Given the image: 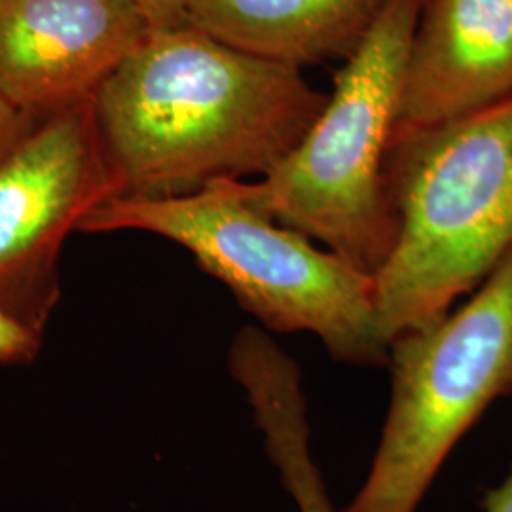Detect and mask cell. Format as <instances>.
Here are the masks:
<instances>
[{
	"instance_id": "cell-1",
	"label": "cell",
	"mask_w": 512,
	"mask_h": 512,
	"mask_svg": "<svg viewBox=\"0 0 512 512\" xmlns=\"http://www.w3.org/2000/svg\"><path fill=\"white\" fill-rule=\"evenodd\" d=\"M327 97L302 69L184 23L150 29L93 93V109L120 196L171 198L262 179Z\"/></svg>"
},
{
	"instance_id": "cell-2",
	"label": "cell",
	"mask_w": 512,
	"mask_h": 512,
	"mask_svg": "<svg viewBox=\"0 0 512 512\" xmlns=\"http://www.w3.org/2000/svg\"><path fill=\"white\" fill-rule=\"evenodd\" d=\"M384 175L397 241L374 289L389 346L446 315L512 251V95L393 141Z\"/></svg>"
},
{
	"instance_id": "cell-3",
	"label": "cell",
	"mask_w": 512,
	"mask_h": 512,
	"mask_svg": "<svg viewBox=\"0 0 512 512\" xmlns=\"http://www.w3.org/2000/svg\"><path fill=\"white\" fill-rule=\"evenodd\" d=\"M137 230L169 239L219 279L268 332H310L334 361L387 366L374 277L264 217L224 179L171 198H110L78 232Z\"/></svg>"
},
{
	"instance_id": "cell-4",
	"label": "cell",
	"mask_w": 512,
	"mask_h": 512,
	"mask_svg": "<svg viewBox=\"0 0 512 512\" xmlns=\"http://www.w3.org/2000/svg\"><path fill=\"white\" fill-rule=\"evenodd\" d=\"M423 4L387 0L334 76L332 93L304 139L262 179L236 181L239 196L258 213L372 277L397 241L385 158Z\"/></svg>"
},
{
	"instance_id": "cell-5",
	"label": "cell",
	"mask_w": 512,
	"mask_h": 512,
	"mask_svg": "<svg viewBox=\"0 0 512 512\" xmlns=\"http://www.w3.org/2000/svg\"><path fill=\"white\" fill-rule=\"evenodd\" d=\"M391 403L361 490L340 512H416L463 435L512 391V251L458 310L389 342Z\"/></svg>"
},
{
	"instance_id": "cell-6",
	"label": "cell",
	"mask_w": 512,
	"mask_h": 512,
	"mask_svg": "<svg viewBox=\"0 0 512 512\" xmlns=\"http://www.w3.org/2000/svg\"><path fill=\"white\" fill-rule=\"evenodd\" d=\"M120 196L93 95L40 118L0 156V302L42 334L59 300V253L95 207Z\"/></svg>"
},
{
	"instance_id": "cell-7",
	"label": "cell",
	"mask_w": 512,
	"mask_h": 512,
	"mask_svg": "<svg viewBox=\"0 0 512 512\" xmlns=\"http://www.w3.org/2000/svg\"><path fill=\"white\" fill-rule=\"evenodd\" d=\"M148 31L135 0H0V95L40 120L92 97Z\"/></svg>"
},
{
	"instance_id": "cell-8",
	"label": "cell",
	"mask_w": 512,
	"mask_h": 512,
	"mask_svg": "<svg viewBox=\"0 0 512 512\" xmlns=\"http://www.w3.org/2000/svg\"><path fill=\"white\" fill-rule=\"evenodd\" d=\"M511 95L512 0H425L391 143Z\"/></svg>"
},
{
	"instance_id": "cell-9",
	"label": "cell",
	"mask_w": 512,
	"mask_h": 512,
	"mask_svg": "<svg viewBox=\"0 0 512 512\" xmlns=\"http://www.w3.org/2000/svg\"><path fill=\"white\" fill-rule=\"evenodd\" d=\"M387 0H190L188 23L249 54L304 69L346 61Z\"/></svg>"
},
{
	"instance_id": "cell-10",
	"label": "cell",
	"mask_w": 512,
	"mask_h": 512,
	"mask_svg": "<svg viewBox=\"0 0 512 512\" xmlns=\"http://www.w3.org/2000/svg\"><path fill=\"white\" fill-rule=\"evenodd\" d=\"M264 446L298 512H340L332 507L325 478L311 454L308 421L275 423L264 437Z\"/></svg>"
},
{
	"instance_id": "cell-11",
	"label": "cell",
	"mask_w": 512,
	"mask_h": 512,
	"mask_svg": "<svg viewBox=\"0 0 512 512\" xmlns=\"http://www.w3.org/2000/svg\"><path fill=\"white\" fill-rule=\"evenodd\" d=\"M42 334L0 302V365L27 363L40 348Z\"/></svg>"
},
{
	"instance_id": "cell-12",
	"label": "cell",
	"mask_w": 512,
	"mask_h": 512,
	"mask_svg": "<svg viewBox=\"0 0 512 512\" xmlns=\"http://www.w3.org/2000/svg\"><path fill=\"white\" fill-rule=\"evenodd\" d=\"M188 2L190 0H135L150 23V29L179 27L188 23Z\"/></svg>"
},
{
	"instance_id": "cell-13",
	"label": "cell",
	"mask_w": 512,
	"mask_h": 512,
	"mask_svg": "<svg viewBox=\"0 0 512 512\" xmlns=\"http://www.w3.org/2000/svg\"><path fill=\"white\" fill-rule=\"evenodd\" d=\"M38 118L27 116L18 109H14L2 95H0V156L14 147L19 139L37 124Z\"/></svg>"
},
{
	"instance_id": "cell-14",
	"label": "cell",
	"mask_w": 512,
	"mask_h": 512,
	"mask_svg": "<svg viewBox=\"0 0 512 512\" xmlns=\"http://www.w3.org/2000/svg\"><path fill=\"white\" fill-rule=\"evenodd\" d=\"M486 512H512V469L509 476L494 490H490L484 499Z\"/></svg>"
}]
</instances>
